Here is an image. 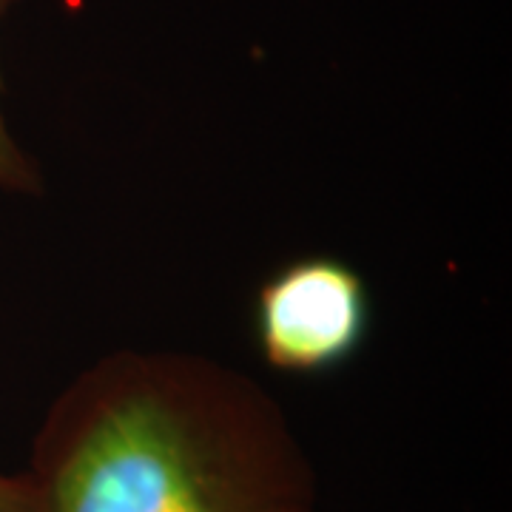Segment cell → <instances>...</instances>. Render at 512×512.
<instances>
[{
  "label": "cell",
  "mask_w": 512,
  "mask_h": 512,
  "mask_svg": "<svg viewBox=\"0 0 512 512\" xmlns=\"http://www.w3.org/2000/svg\"><path fill=\"white\" fill-rule=\"evenodd\" d=\"M26 473L43 512H322L276 396L177 350H114L80 370L40 421Z\"/></svg>",
  "instance_id": "1"
},
{
  "label": "cell",
  "mask_w": 512,
  "mask_h": 512,
  "mask_svg": "<svg viewBox=\"0 0 512 512\" xmlns=\"http://www.w3.org/2000/svg\"><path fill=\"white\" fill-rule=\"evenodd\" d=\"M370 325L367 282L339 256L291 259L256 291V348L279 373L325 376L345 367L367 345Z\"/></svg>",
  "instance_id": "2"
},
{
  "label": "cell",
  "mask_w": 512,
  "mask_h": 512,
  "mask_svg": "<svg viewBox=\"0 0 512 512\" xmlns=\"http://www.w3.org/2000/svg\"><path fill=\"white\" fill-rule=\"evenodd\" d=\"M15 0H0V18L12 9ZM0 191L9 194H26L37 197L43 191V177L35 160L18 146V140L12 137L6 114H3V74H0Z\"/></svg>",
  "instance_id": "3"
},
{
  "label": "cell",
  "mask_w": 512,
  "mask_h": 512,
  "mask_svg": "<svg viewBox=\"0 0 512 512\" xmlns=\"http://www.w3.org/2000/svg\"><path fill=\"white\" fill-rule=\"evenodd\" d=\"M0 512H43L35 481L23 473H0Z\"/></svg>",
  "instance_id": "4"
}]
</instances>
